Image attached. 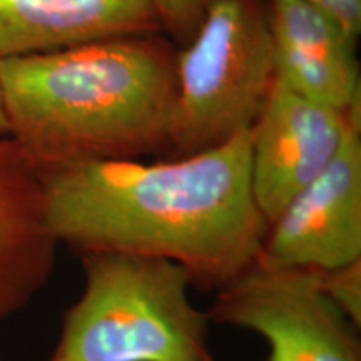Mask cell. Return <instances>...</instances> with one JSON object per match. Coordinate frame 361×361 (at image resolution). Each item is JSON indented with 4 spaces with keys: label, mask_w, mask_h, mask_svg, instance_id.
<instances>
[{
    "label": "cell",
    "mask_w": 361,
    "mask_h": 361,
    "mask_svg": "<svg viewBox=\"0 0 361 361\" xmlns=\"http://www.w3.org/2000/svg\"><path fill=\"white\" fill-rule=\"evenodd\" d=\"M45 218L78 255L169 259L218 291L255 263L268 224L251 186V129L197 154L146 164L90 161L40 171Z\"/></svg>",
    "instance_id": "cell-1"
},
{
    "label": "cell",
    "mask_w": 361,
    "mask_h": 361,
    "mask_svg": "<svg viewBox=\"0 0 361 361\" xmlns=\"http://www.w3.org/2000/svg\"><path fill=\"white\" fill-rule=\"evenodd\" d=\"M176 52L159 34H133L0 59L8 135L39 173L166 154Z\"/></svg>",
    "instance_id": "cell-2"
},
{
    "label": "cell",
    "mask_w": 361,
    "mask_h": 361,
    "mask_svg": "<svg viewBox=\"0 0 361 361\" xmlns=\"http://www.w3.org/2000/svg\"><path fill=\"white\" fill-rule=\"evenodd\" d=\"M80 259L84 290L47 361H216L209 316L189 298L183 266L114 251Z\"/></svg>",
    "instance_id": "cell-3"
},
{
    "label": "cell",
    "mask_w": 361,
    "mask_h": 361,
    "mask_svg": "<svg viewBox=\"0 0 361 361\" xmlns=\"http://www.w3.org/2000/svg\"><path fill=\"white\" fill-rule=\"evenodd\" d=\"M276 79L269 8L263 0H214L176 52V106L168 159L251 129Z\"/></svg>",
    "instance_id": "cell-4"
},
{
    "label": "cell",
    "mask_w": 361,
    "mask_h": 361,
    "mask_svg": "<svg viewBox=\"0 0 361 361\" xmlns=\"http://www.w3.org/2000/svg\"><path fill=\"white\" fill-rule=\"evenodd\" d=\"M207 316L263 336L266 361H361L360 328L324 295L316 269L258 258L216 291Z\"/></svg>",
    "instance_id": "cell-5"
},
{
    "label": "cell",
    "mask_w": 361,
    "mask_h": 361,
    "mask_svg": "<svg viewBox=\"0 0 361 361\" xmlns=\"http://www.w3.org/2000/svg\"><path fill=\"white\" fill-rule=\"evenodd\" d=\"M361 121L310 101L274 79L251 128V186L266 224L335 159Z\"/></svg>",
    "instance_id": "cell-6"
},
{
    "label": "cell",
    "mask_w": 361,
    "mask_h": 361,
    "mask_svg": "<svg viewBox=\"0 0 361 361\" xmlns=\"http://www.w3.org/2000/svg\"><path fill=\"white\" fill-rule=\"evenodd\" d=\"M259 258L306 269L361 258V130H350L328 168L269 224Z\"/></svg>",
    "instance_id": "cell-7"
},
{
    "label": "cell",
    "mask_w": 361,
    "mask_h": 361,
    "mask_svg": "<svg viewBox=\"0 0 361 361\" xmlns=\"http://www.w3.org/2000/svg\"><path fill=\"white\" fill-rule=\"evenodd\" d=\"M57 246L39 171L11 137H0V322L47 284Z\"/></svg>",
    "instance_id": "cell-8"
},
{
    "label": "cell",
    "mask_w": 361,
    "mask_h": 361,
    "mask_svg": "<svg viewBox=\"0 0 361 361\" xmlns=\"http://www.w3.org/2000/svg\"><path fill=\"white\" fill-rule=\"evenodd\" d=\"M161 30L151 0H0V59Z\"/></svg>",
    "instance_id": "cell-9"
},
{
    "label": "cell",
    "mask_w": 361,
    "mask_h": 361,
    "mask_svg": "<svg viewBox=\"0 0 361 361\" xmlns=\"http://www.w3.org/2000/svg\"><path fill=\"white\" fill-rule=\"evenodd\" d=\"M318 271V281L324 295L341 310L351 323L361 324V258L331 269Z\"/></svg>",
    "instance_id": "cell-10"
},
{
    "label": "cell",
    "mask_w": 361,
    "mask_h": 361,
    "mask_svg": "<svg viewBox=\"0 0 361 361\" xmlns=\"http://www.w3.org/2000/svg\"><path fill=\"white\" fill-rule=\"evenodd\" d=\"M213 2L214 0H151L162 30L180 45L191 40Z\"/></svg>",
    "instance_id": "cell-11"
},
{
    "label": "cell",
    "mask_w": 361,
    "mask_h": 361,
    "mask_svg": "<svg viewBox=\"0 0 361 361\" xmlns=\"http://www.w3.org/2000/svg\"><path fill=\"white\" fill-rule=\"evenodd\" d=\"M335 19L358 37L361 32V0H305Z\"/></svg>",
    "instance_id": "cell-12"
},
{
    "label": "cell",
    "mask_w": 361,
    "mask_h": 361,
    "mask_svg": "<svg viewBox=\"0 0 361 361\" xmlns=\"http://www.w3.org/2000/svg\"><path fill=\"white\" fill-rule=\"evenodd\" d=\"M7 134H8V126H7L6 114H4L2 97H0V137H2V135H7Z\"/></svg>",
    "instance_id": "cell-13"
},
{
    "label": "cell",
    "mask_w": 361,
    "mask_h": 361,
    "mask_svg": "<svg viewBox=\"0 0 361 361\" xmlns=\"http://www.w3.org/2000/svg\"><path fill=\"white\" fill-rule=\"evenodd\" d=\"M0 361H2V360H0Z\"/></svg>",
    "instance_id": "cell-14"
}]
</instances>
